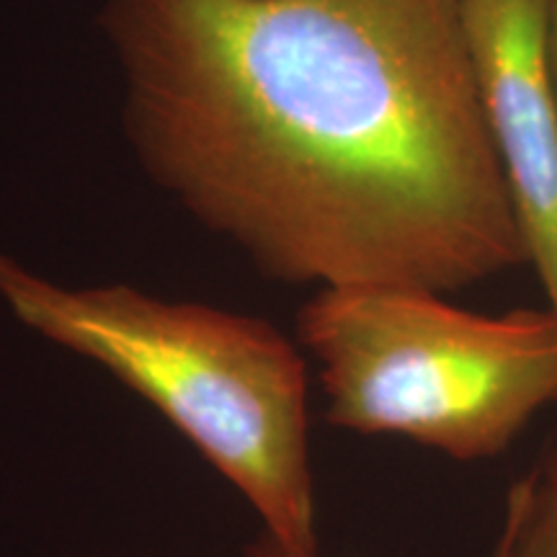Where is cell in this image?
<instances>
[{
    "mask_svg": "<svg viewBox=\"0 0 557 557\" xmlns=\"http://www.w3.org/2000/svg\"><path fill=\"white\" fill-rule=\"evenodd\" d=\"M297 341L318 364L331 426L462 462L504 455L557 406L547 308L487 315L426 289H320L299 310Z\"/></svg>",
    "mask_w": 557,
    "mask_h": 557,
    "instance_id": "3957f363",
    "label": "cell"
},
{
    "mask_svg": "<svg viewBox=\"0 0 557 557\" xmlns=\"http://www.w3.org/2000/svg\"><path fill=\"white\" fill-rule=\"evenodd\" d=\"M240 557H318V553H308V549H295L282 545V542L269 537V534H259V540H253L243 549Z\"/></svg>",
    "mask_w": 557,
    "mask_h": 557,
    "instance_id": "8992f818",
    "label": "cell"
},
{
    "mask_svg": "<svg viewBox=\"0 0 557 557\" xmlns=\"http://www.w3.org/2000/svg\"><path fill=\"white\" fill-rule=\"evenodd\" d=\"M557 0H462L480 107L557 318Z\"/></svg>",
    "mask_w": 557,
    "mask_h": 557,
    "instance_id": "277c9868",
    "label": "cell"
},
{
    "mask_svg": "<svg viewBox=\"0 0 557 557\" xmlns=\"http://www.w3.org/2000/svg\"><path fill=\"white\" fill-rule=\"evenodd\" d=\"M0 302L148 400L248 500L263 534L318 553L308 364L284 333L127 284L65 287L5 253Z\"/></svg>",
    "mask_w": 557,
    "mask_h": 557,
    "instance_id": "7a4b0ae2",
    "label": "cell"
},
{
    "mask_svg": "<svg viewBox=\"0 0 557 557\" xmlns=\"http://www.w3.org/2000/svg\"><path fill=\"white\" fill-rule=\"evenodd\" d=\"M555 58H557V13H555Z\"/></svg>",
    "mask_w": 557,
    "mask_h": 557,
    "instance_id": "52a82bcc",
    "label": "cell"
},
{
    "mask_svg": "<svg viewBox=\"0 0 557 557\" xmlns=\"http://www.w3.org/2000/svg\"><path fill=\"white\" fill-rule=\"evenodd\" d=\"M132 145L256 269L451 295L527 267L462 0H107Z\"/></svg>",
    "mask_w": 557,
    "mask_h": 557,
    "instance_id": "6da1fadb",
    "label": "cell"
},
{
    "mask_svg": "<svg viewBox=\"0 0 557 557\" xmlns=\"http://www.w3.org/2000/svg\"><path fill=\"white\" fill-rule=\"evenodd\" d=\"M493 557H557V438L508 493Z\"/></svg>",
    "mask_w": 557,
    "mask_h": 557,
    "instance_id": "5b68a950",
    "label": "cell"
}]
</instances>
